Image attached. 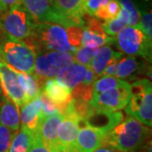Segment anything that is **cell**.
Segmentation results:
<instances>
[{
  "instance_id": "cell-1",
  "label": "cell",
  "mask_w": 152,
  "mask_h": 152,
  "mask_svg": "<svg viewBox=\"0 0 152 152\" xmlns=\"http://www.w3.org/2000/svg\"><path fill=\"white\" fill-rule=\"evenodd\" d=\"M150 134L149 127L128 116L106 134L103 145L119 152H139L148 145Z\"/></svg>"
},
{
  "instance_id": "cell-2",
  "label": "cell",
  "mask_w": 152,
  "mask_h": 152,
  "mask_svg": "<svg viewBox=\"0 0 152 152\" xmlns=\"http://www.w3.org/2000/svg\"><path fill=\"white\" fill-rule=\"evenodd\" d=\"M25 42L35 50L37 54L47 51L66 52L73 54L75 49L69 43L65 27L53 23L36 22L31 36Z\"/></svg>"
},
{
  "instance_id": "cell-3",
  "label": "cell",
  "mask_w": 152,
  "mask_h": 152,
  "mask_svg": "<svg viewBox=\"0 0 152 152\" xmlns=\"http://www.w3.org/2000/svg\"><path fill=\"white\" fill-rule=\"evenodd\" d=\"M37 53L25 41L17 40L4 32L0 37V62L15 70L33 73Z\"/></svg>"
},
{
  "instance_id": "cell-4",
  "label": "cell",
  "mask_w": 152,
  "mask_h": 152,
  "mask_svg": "<svg viewBox=\"0 0 152 152\" xmlns=\"http://www.w3.org/2000/svg\"><path fill=\"white\" fill-rule=\"evenodd\" d=\"M125 112L144 125L151 127L152 87L150 80H138L131 85V97Z\"/></svg>"
},
{
  "instance_id": "cell-5",
  "label": "cell",
  "mask_w": 152,
  "mask_h": 152,
  "mask_svg": "<svg viewBox=\"0 0 152 152\" xmlns=\"http://www.w3.org/2000/svg\"><path fill=\"white\" fill-rule=\"evenodd\" d=\"M36 22L23 4L0 13V29L17 40L27 39L32 32Z\"/></svg>"
},
{
  "instance_id": "cell-6",
  "label": "cell",
  "mask_w": 152,
  "mask_h": 152,
  "mask_svg": "<svg viewBox=\"0 0 152 152\" xmlns=\"http://www.w3.org/2000/svg\"><path fill=\"white\" fill-rule=\"evenodd\" d=\"M74 63L70 53L47 51L37 54L34 66V75L40 80L57 78Z\"/></svg>"
},
{
  "instance_id": "cell-7",
  "label": "cell",
  "mask_w": 152,
  "mask_h": 152,
  "mask_svg": "<svg viewBox=\"0 0 152 152\" xmlns=\"http://www.w3.org/2000/svg\"><path fill=\"white\" fill-rule=\"evenodd\" d=\"M116 42L118 48L129 56H140L151 62V44L138 26H127L117 35Z\"/></svg>"
},
{
  "instance_id": "cell-8",
  "label": "cell",
  "mask_w": 152,
  "mask_h": 152,
  "mask_svg": "<svg viewBox=\"0 0 152 152\" xmlns=\"http://www.w3.org/2000/svg\"><path fill=\"white\" fill-rule=\"evenodd\" d=\"M131 97V85L124 81L118 86L93 95L89 102L91 107L98 111L117 112L125 108Z\"/></svg>"
},
{
  "instance_id": "cell-9",
  "label": "cell",
  "mask_w": 152,
  "mask_h": 152,
  "mask_svg": "<svg viewBox=\"0 0 152 152\" xmlns=\"http://www.w3.org/2000/svg\"><path fill=\"white\" fill-rule=\"evenodd\" d=\"M80 121L69 105L64 114L57 133V147L55 152H76V139Z\"/></svg>"
},
{
  "instance_id": "cell-10",
  "label": "cell",
  "mask_w": 152,
  "mask_h": 152,
  "mask_svg": "<svg viewBox=\"0 0 152 152\" xmlns=\"http://www.w3.org/2000/svg\"><path fill=\"white\" fill-rule=\"evenodd\" d=\"M22 4L37 22L53 23L64 27L75 26L55 10L49 0H21Z\"/></svg>"
},
{
  "instance_id": "cell-11",
  "label": "cell",
  "mask_w": 152,
  "mask_h": 152,
  "mask_svg": "<svg viewBox=\"0 0 152 152\" xmlns=\"http://www.w3.org/2000/svg\"><path fill=\"white\" fill-rule=\"evenodd\" d=\"M0 86L4 96L10 98L17 107H22L27 102L18 80V71L0 62Z\"/></svg>"
},
{
  "instance_id": "cell-12",
  "label": "cell",
  "mask_w": 152,
  "mask_h": 152,
  "mask_svg": "<svg viewBox=\"0 0 152 152\" xmlns=\"http://www.w3.org/2000/svg\"><path fill=\"white\" fill-rule=\"evenodd\" d=\"M123 120L124 114L121 112L98 111L91 107V112L86 118L80 123L102 132L104 134H107L119 124Z\"/></svg>"
},
{
  "instance_id": "cell-13",
  "label": "cell",
  "mask_w": 152,
  "mask_h": 152,
  "mask_svg": "<svg viewBox=\"0 0 152 152\" xmlns=\"http://www.w3.org/2000/svg\"><path fill=\"white\" fill-rule=\"evenodd\" d=\"M42 91L55 104L60 113H65L72 100L69 87L57 79H47Z\"/></svg>"
},
{
  "instance_id": "cell-14",
  "label": "cell",
  "mask_w": 152,
  "mask_h": 152,
  "mask_svg": "<svg viewBox=\"0 0 152 152\" xmlns=\"http://www.w3.org/2000/svg\"><path fill=\"white\" fill-rule=\"evenodd\" d=\"M63 118L64 115L59 113L48 117H44L40 121L37 129L34 132L48 147L51 152L56 151L58 128Z\"/></svg>"
},
{
  "instance_id": "cell-15",
  "label": "cell",
  "mask_w": 152,
  "mask_h": 152,
  "mask_svg": "<svg viewBox=\"0 0 152 152\" xmlns=\"http://www.w3.org/2000/svg\"><path fill=\"white\" fill-rule=\"evenodd\" d=\"M102 132L83 125L79 129L76 139V152H94L99 147L102 146L105 140Z\"/></svg>"
},
{
  "instance_id": "cell-16",
  "label": "cell",
  "mask_w": 152,
  "mask_h": 152,
  "mask_svg": "<svg viewBox=\"0 0 152 152\" xmlns=\"http://www.w3.org/2000/svg\"><path fill=\"white\" fill-rule=\"evenodd\" d=\"M53 7L60 15L69 20L75 26H84L83 18L87 13L83 7V0H53Z\"/></svg>"
},
{
  "instance_id": "cell-17",
  "label": "cell",
  "mask_w": 152,
  "mask_h": 152,
  "mask_svg": "<svg viewBox=\"0 0 152 152\" xmlns=\"http://www.w3.org/2000/svg\"><path fill=\"white\" fill-rule=\"evenodd\" d=\"M20 107V119L21 127L34 133L37 129L40 121L42 118V105L39 96L33 100L28 101Z\"/></svg>"
},
{
  "instance_id": "cell-18",
  "label": "cell",
  "mask_w": 152,
  "mask_h": 152,
  "mask_svg": "<svg viewBox=\"0 0 152 152\" xmlns=\"http://www.w3.org/2000/svg\"><path fill=\"white\" fill-rule=\"evenodd\" d=\"M122 57L123 54L121 53L115 52L109 45H105L96 50L90 68L99 77L102 75L104 69L110 64L116 61H119Z\"/></svg>"
},
{
  "instance_id": "cell-19",
  "label": "cell",
  "mask_w": 152,
  "mask_h": 152,
  "mask_svg": "<svg viewBox=\"0 0 152 152\" xmlns=\"http://www.w3.org/2000/svg\"><path fill=\"white\" fill-rule=\"evenodd\" d=\"M0 125L15 132L20 129L19 108L16 104L6 96H4L3 100L0 101Z\"/></svg>"
},
{
  "instance_id": "cell-20",
  "label": "cell",
  "mask_w": 152,
  "mask_h": 152,
  "mask_svg": "<svg viewBox=\"0 0 152 152\" xmlns=\"http://www.w3.org/2000/svg\"><path fill=\"white\" fill-rule=\"evenodd\" d=\"M18 80L27 102L37 97L45 83V80H40L32 73H24L20 71H18Z\"/></svg>"
},
{
  "instance_id": "cell-21",
  "label": "cell",
  "mask_w": 152,
  "mask_h": 152,
  "mask_svg": "<svg viewBox=\"0 0 152 152\" xmlns=\"http://www.w3.org/2000/svg\"><path fill=\"white\" fill-rule=\"evenodd\" d=\"M87 68L88 67L86 66L75 62L71 64L65 70L63 71L56 79L63 82L71 91L78 85L83 83Z\"/></svg>"
},
{
  "instance_id": "cell-22",
  "label": "cell",
  "mask_w": 152,
  "mask_h": 152,
  "mask_svg": "<svg viewBox=\"0 0 152 152\" xmlns=\"http://www.w3.org/2000/svg\"><path fill=\"white\" fill-rule=\"evenodd\" d=\"M113 42V38L107 36L104 31H95L91 30H88L86 28H83L81 47L97 49L99 47H102L104 45H109Z\"/></svg>"
},
{
  "instance_id": "cell-23",
  "label": "cell",
  "mask_w": 152,
  "mask_h": 152,
  "mask_svg": "<svg viewBox=\"0 0 152 152\" xmlns=\"http://www.w3.org/2000/svg\"><path fill=\"white\" fill-rule=\"evenodd\" d=\"M33 141L34 133L21 127L14 136L9 152H28Z\"/></svg>"
},
{
  "instance_id": "cell-24",
  "label": "cell",
  "mask_w": 152,
  "mask_h": 152,
  "mask_svg": "<svg viewBox=\"0 0 152 152\" xmlns=\"http://www.w3.org/2000/svg\"><path fill=\"white\" fill-rule=\"evenodd\" d=\"M141 69L140 64L134 56L122 57L118 63L115 77L120 80L130 78Z\"/></svg>"
},
{
  "instance_id": "cell-25",
  "label": "cell",
  "mask_w": 152,
  "mask_h": 152,
  "mask_svg": "<svg viewBox=\"0 0 152 152\" xmlns=\"http://www.w3.org/2000/svg\"><path fill=\"white\" fill-rule=\"evenodd\" d=\"M127 26H128V17L124 11L121 9L119 15L115 19L104 21L102 24V28L107 36L113 37V36H117L120 31L123 30Z\"/></svg>"
},
{
  "instance_id": "cell-26",
  "label": "cell",
  "mask_w": 152,
  "mask_h": 152,
  "mask_svg": "<svg viewBox=\"0 0 152 152\" xmlns=\"http://www.w3.org/2000/svg\"><path fill=\"white\" fill-rule=\"evenodd\" d=\"M121 6L118 0H110L108 4L104 7L99 9L93 17L97 18L98 20H103L104 21L115 19L119 15Z\"/></svg>"
},
{
  "instance_id": "cell-27",
  "label": "cell",
  "mask_w": 152,
  "mask_h": 152,
  "mask_svg": "<svg viewBox=\"0 0 152 152\" xmlns=\"http://www.w3.org/2000/svg\"><path fill=\"white\" fill-rule=\"evenodd\" d=\"M124 80L118 79L115 76L105 75L100 79H97L93 83V95H96L107 91L111 88L118 86L123 84Z\"/></svg>"
},
{
  "instance_id": "cell-28",
  "label": "cell",
  "mask_w": 152,
  "mask_h": 152,
  "mask_svg": "<svg viewBox=\"0 0 152 152\" xmlns=\"http://www.w3.org/2000/svg\"><path fill=\"white\" fill-rule=\"evenodd\" d=\"M121 9L124 11L128 17V26H135L140 19V12L137 9L132 0H118Z\"/></svg>"
},
{
  "instance_id": "cell-29",
  "label": "cell",
  "mask_w": 152,
  "mask_h": 152,
  "mask_svg": "<svg viewBox=\"0 0 152 152\" xmlns=\"http://www.w3.org/2000/svg\"><path fill=\"white\" fill-rule=\"evenodd\" d=\"M95 48H89L86 47H79L75 48V52L73 53V58L75 63L80 64L82 65L90 67L91 60L95 53H96Z\"/></svg>"
},
{
  "instance_id": "cell-30",
  "label": "cell",
  "mask_w": 152,
  "mask_h": 152,
  "mask_svg": "<svg viewBox=\"0 0 152 152\" xmlns=\"http://www.w3.org/2000/svg\"><path fill=\"white\" fill-rule=\"evenodd\" d=\"M71 109L73 110L74 113L77 116L80 122H83L86 118L88 114L91 112V106L88 102H85L82 100L72 99L69 103Z\"/></svg>"
},
{
  "instance_id": "cell-31",
  "label": "cell",
  "mask_w": 152,
  "mask_h": 152,
  "mask_svg": "<svg viewBox=\"0 0 152 152\" xmlns=\"http://www.w3.org/2000/svg\"><path fill=\"white\" fill-rule=\"evenodd\" d=\"M93 96V85L88 86L85 84H80L71 90L72 99L82 100L85 102H90Z\"/></svg>"
},
{
  "instance_id": "cell-32",
  "label": "cell",
  "mask_w": 152,
  "mask_h": 152,
  "mask_svg": "<svg viewBox=\"0 0 152 152\" xmlns=\"http://www.w3.org/2000/svg\"><path fill=\"white\" fill-rule=\"evenodd\" d=\"M141 29L146 38L152 42V15L151 11H144L140 15V22L137 25Z\"/></svg>"
},
{
  "instance_id": "cell-33",
  "label": "cell",
  "mask_w": 152,
  "mask_h": 152,
  "mask_svg": "<svg viewBox=\"0 0 152 152\" xmlns=\"http://www.w3.org/2000/svg\"><path fill=\"white\" fill-rule=\"evenodd\" d=\"M67 37L69 43L73 48H79L81 47V38L83 27L77 26H71L66 27Z\"/></svg>"
},
{
  "instance_id": "cell-34",
  "label": "cell",
  "mask_w": 152,
  "mask_h": 152,
  "mask_svg": "<svg viewBox=\"0 0 152 152\" xmlns=\"http://www.w3.org/2000/svg\"><path fill=\"white\" fill-rule=\"evenodd\" d=\"M15 134V131L0 125V152H9L11 141Z\"/></svg>"
},
{
  "instance_id": "cell-35",
  "label": "cell",
  "mask_w": 152,
  "mask_h": 152,
  "mask_svg": "<svg viewBox=\"0 0 152 152\" xmlns=\"http://www.w3.org/2000/svg\"><path fill=\"white\" fill-rule=\"evenodd\" d=\"M39 98L41 101V105H42V118L52 116V115H54V114L59 113L57 107L55 106V104L42 91H41V93H40Z\"/></svg>"
},
{
  "instance_id": "cell-36",
  "label": "cell",
  "mask_w": 152,
  "mask_h": 152,
  "mask_svg": "<svg viewBox=\"0 0 152 152\" xmlns=\"http://www.w3.org/2000/svg\"><path fill=\"white\" fill-rule=\"evenodd\" d=\"M109 2L110 0H83V7L88 15L94 16L99 9L107 5Z\"/></svg>"
},
{
  "instance_id": "cell-37",
  "label": "cell",
  "mask_w": 152,
  "mask_h": 152,
  "mask_svg": "<svg viewBox=\"0 0 152 152\" xmlns=\"http://www.w3.org/2000/svg\"><path fill=\"white\" fill-rule=\"evenodd\" d=\"M28 152H51V151L41 140V139L34 133V141Z\"/></svg>"
},
{
  "instance_id": "cell-38",
  "label": "cell",
  "mask_w": 152,
  "mask_h": 152,
  "mask_svg": "<svg viewBox=\"0 0 152 152\" xmlns=\"http://www.w3.org/2000/svg\"><path fill=\"white\" fill-rule=\"evenodd\" d=\"M97 78L98 76L93 72L92 69L90 67H88L87 68L86 73L85 79H84V81H83V84L88 85V86L93 85V83L97 80Z\"/></svg>"
},
{
  "instance_id": "cell-39",
  "label": "cell",
  "mask_w": 152,
  "mask_h": 152,
  "mask_svg": "<svg viewBox=\"0 0 152 152\" xmlns=\"http://www.w3.org/2000/svg\"><path fill=\"white\" fill-rule=\"evenodd\" d=\"M0 4L4 7L5 10L22 5L21 0H0Z\"/></svg>"
},
{
  "instance_id": "cell-40",
  "label": "cell",
  "mask_w": 152,
  "mask_h": 152,
  "mask_svg": "<svg viewBox=\"0 0 152 152\" xmlns=\"http://www.w3.org/2000/svg\"><path fill=\"white\" fill-rule=\"evenodd\" d=\"M118 61L113 62L112 64H110L105 69H104L102 75H108V76H113L116 74V70H117V66H118Z\"/></svg>"
},
{
  "instance_id": "cell-41",
  "label": "cell",
  "mask_w": 152,
  "mask_h": 152,
  "mask_svg": "<svg viewBox=\"0 0 152 152\" xmlns=\"http://www.w3.org/2000/svg\"><path fill=\"white\" fill-rule=\"evenodd\" d=\"M94 152H119L116 150H114L113 148L109 146H106V145H102V146L99 147L96 149Z\"/></svg>"
},
{
  "instance_id": "cell-42",
  "label": "cell",
  "mask_w": 152,
  "mask_h": 152,
  "mask_svg": "<svg viewBox=\"0 0 152 152\" xmlns=\"http://www.w3.org/2000/svg\"><path fill=\"white\" fill-rule=\"evenodd\" d=\"M6 10H5V9H4V7L0 4V13H2V12H4V11H6Z\"/></svg>"
},
{
  "instance_id": "cell-43",
  "label": "cell",
  "mask_w": 152,
  "mask_h": 152,
  "mask_svg": "<svg viewBox=\"0 0 152 152\" xmlns=\"http://www.w3.org/2000/svg\"><path fill=\"white\" fill-rule=\"evenodd\" d=\"M1 94H2V88H1V86H0V96H1Z\"/></svg>"
},
{
  "instance_id": "cell-44",
  "label": "cell",
  "mask_w": 152,
  "mask_h": 152,
  "mask_svg": "<svg viewBox=\"0 0 152 152\" xmlns=\"http://www.w3.org/2000/svg\"><path fill=\"white\" fill-rule=\"evenodd\" d=\"M49 1H50V3H51L52 6H53V0H49Z\"/></svg>"
}]
</instances>
